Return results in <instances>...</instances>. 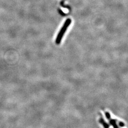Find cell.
<instances>
[{
	"label": "cell",
	"mask_w": 128,
	"mask_h": 128,
	"mask_svg": "<svg viewBox=\"0 0 128 128\" xmlns=\"http://www.w3.org/2000/svg\"><path fill=\"white\" fill-rule=\"evenodd\" d=\"M99 121H100V122L103 125V126H104V128H109V127H110L109 125H108V124H107V123L106 122H105V120H104V119H103V118L101 117V118H100Z\"/></svg>",
	"instance_id": "obj_3"
},
{
	"label": "cell",
	"mask_w": 128,
	"mask_h": 128,
	"mask_svg": "<svg viewBox=\"0 0 128 128\" xmlns=\"http://www.w3.org/2000/svg\"><path fill=\"white\" fill-rule=\"evenodd\" d=\"M106 118L109 120L110 124L114 128H119L117 124H116V121L114 119H112L110 113L108 112H106L105 113Z\"/></svg>",
	"instance_id": "obj_2"
},
{
	"label": "cell",
	"mask_w": 128,
	"mask_h": 128,
	"mask_svg": "<svg viewBox=\"0 0 128 128\" xmlns=\"http://www.w3.org/2000/svg\"><path fill=\"white\" fill-rule=\"evenodd\" d=\"M119 125L120 127H124L125 126V124L122 122H119Z\"/></svg>",
	"instance_id": "obj_4"
},
{
	"label": "cell",
	"mask_w": 128,
	"mask_h": 128,
	"mask_svg": "<svg viewBox=\"0 0 128 128\" xmlns=\"http://www.w3.org/2000/svg\"><path fill=\"white\" fill-rule=\"evenodd\" d=\"M71 20L70 18H68L64 22L63 26H62L61 30H60V32L58 33V35L56 40V43L57 45H59L60 44L61 40H62L63 37L64 36V34L68 30L69 26H70L71 23Z\"/></svg>",
	"instance_id": "obj_1"
}]
</instances>
